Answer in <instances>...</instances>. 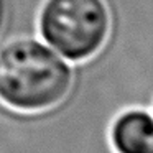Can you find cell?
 <instances>
[{
	"label": "cell",
	"instance_id": "cell-1",
	"mask_svg": "<svg viewBox=\"0 0 153 153\" xmlns=\"http://www.w3.org/2000/svg\"><path fill=\"white\" fill-rule=\"evenodd\" d=\"M71 84L69 64L36 40L12 41L0 53V99L13 109H50L66 97Z\"/></svg>",
	"mask_w": 153,
	"mask_h": 153
},
{
	"label": "cell",
	"instance_id": "cell-2",
	"mask_svg": "<svg viewBox=\"0 0 153 153\" xmlns=\"http://www.w3.org/2000/svg\"><path fill=\"white\" fill-rule=\"evenodd\" d=\"M110 27L104 0H46L40 13L43 38L71 61L92 58Z\"/></svg>",
	"mask_w": 153,
	"mask_h": 153
},
{
	"label": "cell",
	"instance_id": "cell-3",
	"mask_svg": "<svg viewBox=\"0 0 153 153\" xmlns=\"http://www.w3.org/2000/svg\"><path fill=\"white\" fill-rule=\"evenodd\" d=\"M109 140L115 153H153V114L133 107L112 120Z\"/></svg>",
	"mask_w": 153,
	"mask_h": 153
},
{
	"label": "cell",
	"instance_id": "cell-4",
	"mask_svg": "<svg viewBox=\"0 0 153 153\" xmlns=\"http://www.w3.org/2000/svg\"><path fill=\"white\" fill-rule=\"evenodd\" d=\"M4 22H5V0H0V31L4 27Z\"/></svg>",
	"mask_w": 153,
	"mask_h": 153
}]
</instances>
